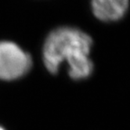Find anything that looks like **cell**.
Wrapping results in <instances>:
<instances>
[{"label": "cell", "instance_id": "obj_2", "mask_svg": "<svg viewBox=\"0 0 130 130\" xmlns=\"http://www.w3.org/2000/svg\"><path fill=\"white\" fill-rule=\"evenodd\" d=\"M32 65L30 54L15 43L0 42V79L14 80L23 77Z\"/></svg>", "mask_w": 130, "mask_h": 130}, {"label": "cell", "instance_id": "obj_1", "mask_svg": "<svg viewBox=\"0 0 130 130\" xmlns=\"http://www.w3.org/2000/svg\"><path fill=\"white\" fill-rule=\"evenodd\" d=\"M93 46L91 36L77 27L61 26L46 37L43 49V60L49 72H59L64 61L69 76L74 80L91 76L94 64L89 54Z\"/></svg>", "mask_w": 130, "mask_h": 130}, {"label": "cell", "instance_id": "obj_3", "mask_svg": "<svg viewBox=\"0 0 130 130\" xmlns=\"http://www.w3.org/2000/svg\"><path fill=\"white\" fill-rule=\"evenodd\" d=\"M130 8V0H90V10L97 20L116 23L122 20Z\"/></svg>", "mask_w": 130, "mask_h": 130}, {"label": "cell", "instance_id": "obj_4", "mask_svg": "<svg viewBox=\"0 0 130 130\" xmlns=\"http://www.w3.org/2000/svg\"><path fill=\"white\" fill-rule=\"evenodd\" d=\"M0 130H6V129H5V128H3L2 126H0Z\"/></svg>", "mask_w": 130, "mask_h": 130}]
</instances>
